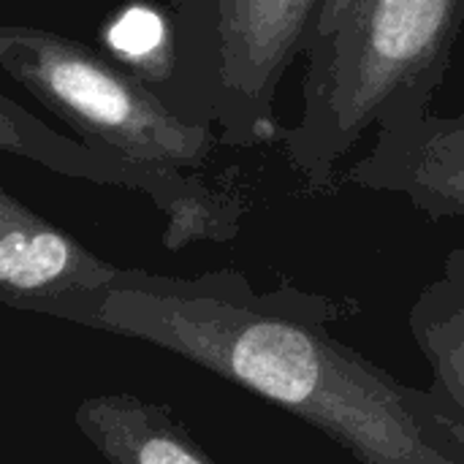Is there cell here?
<instances>
[{
    "mask_svg": "<svg viewBox=\"0 0 464 464\" xmlns=\"http://www.w3.org/2000/svg\"><path fill=\"white\" fill-rule=\"evenodd\" d=\"M321 0H174V79L163 101L226 147L280 139L275 98Z\"/></svg>",
    "mask_w": 464,
    "mask_h": 464,
    "instance_id": "obj_3",
    "label": "cell"
},
{
    "mask_svg": "<svg viewBox=\"0 0 464 464\" xmlns=\"http://www.w3.org/2000/svg\"><path fill=\"white\" fill-rule=\"evenodd\" d=\"M408 326L432 381L427 386L438 411L446 449L464 462V275L443 264V275L421 288Z\"/></svg>",
    "mask_w": 464,
    "mask_h": 464,
    "instance_id": "obj_9",
    "label": "cell"
},
{
    "mask_svg": "<svg viewBox=\"0 0 464 464\" xmlns=\"http://www.w3.org/2000/svg\"><path fill=\"white\" fill-rule=\"evenodd\" d=\"M117 272L120 266L0 188V302L5 307L33 313L63 296L101 291Z\"/></svg>",
    "mask_w": 464,
    "mask_h": 464,
    "instance_id": "obj_7",
    "label": "cell"
},
{
    "mask_svg": "<svg viewBox=\"0 0 464 464\" xmlns=\"http://www.w3.org/2000/svg\"><path fill=\"white\" fill-rule=\"evenodd\" d=\"M103 52L150 84L160 98L174 79L171 16L150 3H128L101 27Z\"/></svg>",
    "mask_w": 464,
    "mask_h": 464,
    "instance_id": "obj_10",
    "label": "cell"
},
{
    "mask_svg": "<svg viewBox=\"0 0 464 464\" xmlns=\"http://www.w3.org/2000/svg\"><path fill=\"white\" fill-rule=\"evenodd\" d=\"M356 310L324 294L256 291L237 269L196 277L122 269L30 315L174 353L324 432L359 464H464L440 440L427 389L405 386L326 326Z\"/></svg>",
    "mask_w": 464,
    "mask_h": 464,
    "instance_id": "obj_1",
    "label": "cell"
},
{
    "mask_svg": "<svg viewBox=\"0 0 464 464\" xmlns=\"http://www.w3.org/2000/svg\"><path fill=\"white\" fill-rule=\"evenodd\" d=\"M73 427L106 464H218L169 405L139 394H90L79 400Z\"/></svg>",
    "mask_w": 464,
    "mask_h": 464,
    "instance_id": "obj_8",
    "label": "cell"
},
{
    "mask_svg": "<svg viewBox=\"0 0 464 464\" xmlns=\"http://www.w3.org/2000/svg\"><path fill=\"white\" fill-rule=\"evenodd\" d=\"M464 24V0H359L326 38L302 49V109L280 130L294 174L321 190L370 133L432 111Z\"/></svg>",
    "mask_w": 464,
    "mask_h": 464,
    "instance_id": "obj_2",
    "label": "cell"
},
{
    "mask_svg": "<svg viewBox=\"0 0 464 464\" xmlns=\"http://www.w3.org/2000/svg\"><path fill=\"white\" fill-rule=\"evenodd\" d=\"M0 68L76 136L125 155L198 171L220 144L212 128L182 120L136 73L71 35L8 22Z\"/></svg>",
    "mask_w": 464,
    "mask_h": 464,
    "instance_id": "obj_4",
    "label": "cell"
},
{
    "mask_svg": "<svg viewBox=\"0 0 464 464\" xmlns=\"http://www.w3.org/2000/svg\"><path fill=\"white\" fill-rule=\"evenodd\" d=\"M356 5H359V0H321V8H318L315 22H313L310 33H307V38H304V46H310V44L326 38L332 30H337Z\"/></svg>",
    "mask_w": 464,
    "mask_h": 464,
    "instance_id": "obj_11",
    "label": "cell"
},
{
    "mask_svg": "<svg viewBox=\"0 0 464 464\" xmlns=\"http://www.w3.org/2000/svg\"><path fill=\"white\" fill-rule=\"evenodd\" d=\"M345 182L411 201L430 220L464 218V114H427L400 128L375 130Z\"/></svg>",
    "mask_w": 464,
    "mask_h": 464,
    "instance_id": "obj_6",
    "label": "cell"
},
{
    "mask_svg": "<svg viewBox=\"0 0 464 464\" xmlns=\"http://www.w3.org/2000/svg\"><path fill=\"white\" fill-rule=\"evenodd\" d=\"M0 147L54 174L147 196L166 220L163 245L169 250L193 242H228L242 228V193L218 190L196 171L150 163L82 136L57 133L8 95L0 98Z\"/></svg>",
    "mask_w": 464,
    "mask_h": 464,
    "instance_id": "obj_5",
    "label": "cell"
}]
</instances>
